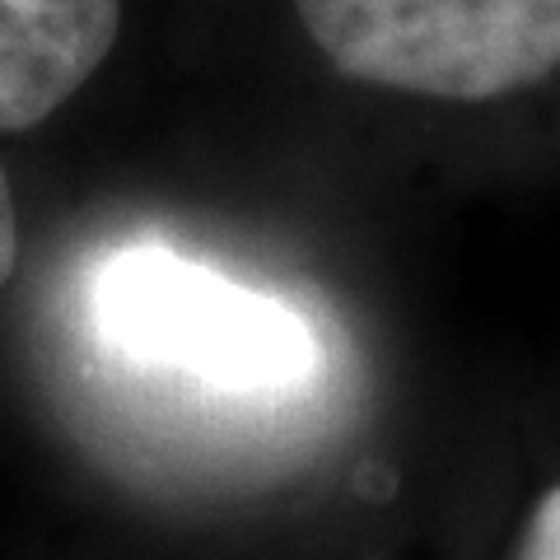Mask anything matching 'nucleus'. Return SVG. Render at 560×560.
<instances>
[{"mask_svg":"<svg viewBox=\"0 0 560 560\" xmlns=\"http://www.w3.org/2000/svg\"><path fill=\"white\" fill-rule=\"evenodd\" d=\"M350 80L481 103L560 70V0H294Z\"/></svg>","mask_w":560,"mask_h":560,"instance_id":"f03ea898","label":"nucleus"},{"mask_svg":"<svg viewBox=\"0 0 560 560\" xmlns=\"http://www.w3.org/2000/svg\"><path fill=\"white\" fill-rule=\"evenodd\" d=\"M90 318L121 360L230 397H290L323 370V341L294 304L160 243L103 261Z\"/></svg>","mask_w":560,"mask_h":560,"instance_id":"f257e3e1","label":"nucleus"},{"mask_svg":"<svg viewBox=\"0 0 560 560\" xmlns=\"http://www.w3.org/2000/svg\"><path fill=\"white\" fill-rule=\"evenodd\" d=\"M14 257H20V215H14L10 178H5V168H0V285H5L14 271Z\"/></svg>","mask_w":560,"mask_h":560,"instance_id":"39448f33","label":"nucleus"},{"mask_svg":"<svg viewBox=\"0 0 560 560\" xmlns=\"http://www.w3.org/2000/svg\"><path fill=\"white\" fill-rule=\"evenodd\" d=\"M121 0H0V131L51 117L108 61Z\"/></svg>","mask_w":560,"mask_h":560,"instance_id":"7ed1b4c3","label":"nucleus"},{"mask_svg":"<svg viewBox=\"0 0 560 560\" xmlns=\"http://www.w3.org/2000/svg\"><path fill=\"white\" fill-rule=\"evenodd\" d=\"M518 560H560V486L537 500L528 528H523Z\"/></svg>","mask_w":560,"mask_h":560,"instance_id":"20e7f679","label":"nucleus"}]
</instances>
